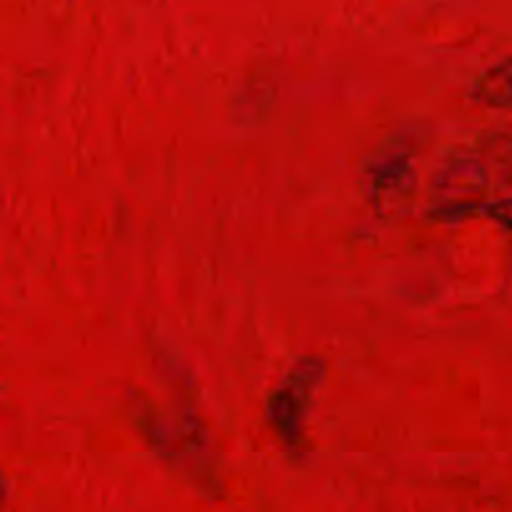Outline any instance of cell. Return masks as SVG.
Masks as SVG:
<instances>
[{"instance_id": "1", "label": "cell", "mask_w": 512, "mask_h": 512, "mask_svg": "<svg viewBox=\"0 0 512 512\" xmlns=\"http://www.w3.org/2000/svg\"><path fill=\"white\" fill-rule=\"evenodd\" d=\"M165 375H168V385L175 395L173 408L163 410L143 390H130V420H133L140 440L153 450V455L165 468L180 475L205 498L220 500L225 495V485L220 478L210 433L198 410V400L190 390L193 385L180 370L173 368V363Z\"/></svg>"}, {"instance_id": "2", "label": "cell", "mask_w": 512, "mask_h": 512, "mask_svg": "<svg viewBox=\"0 0 512 512\" xmlns=\"http://www.w3.org/2000/svg\"><path fill=\"white\" fill-rule=\"evenodd\" d=\"M325 375L328 363L320 355H303L290 365L288 375L275 385L265 403L270 430L295 463L308 458V415Z\"/></svg>"}, {"instance_id": "5", "label": "cell", "mask_w": 512, "mask_h": 512, "mask_svg": "<svg viewBox=\"0 0 512 512\" xmlns=\"http://www.w3.org/2000/svg\"><path fill=\"white\" fill-rule=\"evenodd\" d=\"M473 153L483 160L493 188H512V133L488 130L478 138Z\"/></svg>"}, {"instance_id": "7", "label": "cell", "mask_w": 512, "mask_h": 512, "mask_svg": "<svg viewBox=\"0 0 512 512\" xmlns=\"http://www.w3.org/2000/svg\"><path fill=\"white\" fill-rule=\"evenodd\" d=\"M5 498H8V488H5V478L3 473H0V508L5 505Z\"/></svg>"}, {"instance_id": "6", "label": "cell", "mask_w": 512, "mask_h": 512, "mask_svg": "<svg viewBox=\"0 0 512 512\" xmlns=\"http://www.w3.org/2000/svg\"><path fill=\"white\" fill-rule=\"evenodd\" d=\"M470 98L488 110L512 113V55L490 65L470 88Z\"/></svg>"}, {"instance_id": "4", "label": "cell", "mask_w": 512, "mask_h": 512, "mask_svg": "<svg viewBox=\"0 0 512 512\" xmlns=\"http://www.w3.org/2000/svg\"><path fill=\"white\" fill-rule=\"evenodd\" d=\"M415 150L400 138L388 140L365 168L368 200L383 220H400L410 213L418 193V173L413 168Z\"/></svg>"}, {"instance_id": "3", "label": "cell", "mask_w": 512, "mask_h": 512, "mask_svg": "<svg viewBox=\"0 0 512 512\" xmlns=\"http://www.w3.org/2000/svg\"><path fill=\"white\" fill-rule=\"evenodd\" d=\"M493 190L483 160L475 153L450 155L430 188L428 218L438 223H460L480 218V210L488 203Z\"/></svg>"}]
</instances>
